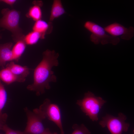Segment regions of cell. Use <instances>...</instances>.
<instances>
[{
  "instance_id": "obj_19",
  "label": "cell",
  "mask_w": 134,
  "mask_h": 134,
  "mask_svg": "<svg viewBox=\"0 0 134 134\" xmlns=\"http://www.w3.org/2000/svg\"><path fill=\"white\" fill-rule=\"evenodd\" d=\"M2 130L5 132V134H23V132L13 130L8 127L6 124L4 126Z\"/></svg>"
},
{
  "instance_id": "obj_2",
  "label": "cell",
  "mask_w": 134,
  "mask_h": 134,
  "mask_svg": "<svg viewBox=\"0 0 134 134\" xmlns=\"http://www.w3.org/2000/svg\"><path fill=\"white\" fill-rule=\"evenodd\" d=\"M106 101L99 97H97L92 92L85 93L83 98L77 100L76 104L82 111L93 121L98 120V114L102 107Z\"/></svg>"
},
{
  "instance_id": "obj_16",
  "label": "cell",
  "mask_w": 134,
  "mask_h": 134,
  "mask_svg": "<svg viewBox=\"0 0 134 134\" xmlns=\"http://www.w3.org/2000/svg\"><path fill=\"white\" fill-rule=\"evenodd\" d=\"M28 15L36 21L40 19L42 17V12L40 6L35 5L32 7L29 10Z\"/></svg>"
},
{
  "instance_id": "obj_15",
  "label": "cell",
  "mask_w": 134,
  "mask_h": 134,
  "mask_svg": "<svg viewBox=\"0 0 134 134\" xmlns=\"http://www.w3.org/2000/svg\"><path fill=\"white\" fill-rule=\"evenodd\" d=\"M41 38L42 39L41 34L33 31L24 37V40L26 44L32 45L36 43Z\"/></svg>"
},
{
  "instance_id": "obj_11",
  "label": "cell",
  "mask_w": 134,
  "mask_h": 134,
  "mask_svg": "<svg viewBox=\"0 0 134 134\" xmlns=\"http://www.w3.org/2000/svg\"><path fill=\"white\" fill-rule=\"evenodd\" d=\"M65 13V10L60 0L53 1L51 9L49 20L50 22Z\"/></svg>"
},
{
  "instance_id": "obj_1",
  "label": "cell",
  "mask_w": 134,
  "mask_h": 134,
  "mask_svg": "<svg viewBox=\"0 0 134 134\" xmlns=\"http://www.w3.org/2000/svg\"><path fill=\"white\" fill-rule=\"evenodd\" d=\"M59 56L53 50L47 49L43 52L42 59L34 70L33 82L27 86L28 90L35 92L39 96L44 93L45 89L50 88V83L57 81V77L52 69L59 65Z\"/></svg>"
},
{
  "instance_id": "obj_3",
  "label": "cell",
  "mask_w": 134,
  "mask_h": 134,
  "mask_svg": "<svg viewBox=\"0 0 134 134\" xmlns=\"http://www.w3.org/2000/svg\"><path fill=\"white\" fill-rule=\"evenodd\" d=\"M1 13L3 16L0 20V27L10 31L15 42L23 39L24 37L19 26V12L14 9L6 8L2 9Z\"/></svg>"
},
{
  "instance_id": "obj_17",
  "label": "cell",
  "mask_w": 134,
  "mask_h": 134,
  "mask_svg": "<svg viewBox=\"0 0 134 134\" xmlns=\"http://www.w3.org/2000/svg\"><path fill=\"white\" fill-rule=\"evenodd\" d=\"M7 94L0 79V113L4 107L7 100Z\"/></svg>"
},
{
  "instance_id": "obj_6",
  "label": "cell",
  "mask_w": 134,
  "mask_h": 134,
  "mask_svg": "<svg viewBox=\"0 0 134 134\" xmlns=\"http://www.w3.org/2000/svg\"><path fill=\"white\" fill-rule=\"evenodd\" d=\"M27 116V126L23 134H43L46 129L43 125L42 121L45 117L38 108L32 111L27 107L24 109Z\"/></svg>"
},
{
  "instance_id": "obj_12",
  "label": "cell",
  "mask_w": 134,
  "mask_h": 134,
  "mask_svg": "<svg viewBox=\"0 0 134 134\" xmlns=\"http://www.w3.org/2000/svg\"><path fill=\"white\" fill-rule=\"evenodd\" d=\"M0 79L7 84L15 82H22L21 80L7 67L0 71Z\"/></svg>"
},
{
  "instance_id": "obj_18",
  "label": "cell",
  "mask_w": 134,
  "mask_h": 134,
  "mask_svg": "<svg viewBox=\"0 0 134 134\" xmlns=\"http://www.w3.org/2000/svg\"><path fill=\"white\" fill-rule=\"evenodd\" d=\"M73 131L71 134H91V133L84 124H74L72 126Z\"/></svg>"
},
{
  "instance_id": "obj_13",
  "label": "cell",
  "mask_w": 134,
  "mask_h": 134,
  "mask_svg": "<svg viewBox=\"0 0 134 134\" xmlns=\"http://www.w3.org/2000/svg\"><path fill=\"white\" fill-rule=\"evenodd\" d=\"M26 44L24 39L16 42L12 48L14 60L17 61L18 60L25 50Z\"/></svg>"
},
{
  "instance_id": "obj_22",
  "label": "cell",
  "mask_w": 134,
  "mask_h": 134,
  "mask_svg": "<svg viewBox=\"0 0 134 134\" xmlns=\"http://www.w3.org/2000/svg\"><path fill=\"white\" fill-rule=\"evenodd\" d=\"M43 134H57V133H52L50 132L49 129L47 128L46 131Z\"/></svg>"
},
{
  "instance_id": "obj_8",
  "label": "cell",
  "mask_w": 134,
  "mask_h": 134,
  "mask_svg": "<svg viewBox=\"0 0 134 134\" xmlns=\"http://www.w3.org/2000/svg\"><path fill=\"white\" fill-rule=\"evenodd\" d=\"M104 28L105 31L110 35L116 37L120 36L122 39L125 40H130L134 35V28L133 27L126 28L116 22L109 25Z\"/></svg>"
},
{
  "instance_id": "obj_20",
  "label": "cell",
  "mask_w": 134,
  "mask_h": 134,
  "mask_svg": "<svg viewBox=\"0 0 134 134\" xmlns=\"http://www.w3.org/2000/svg\"><path fill=\"white\" fill-rule=\"evenodd\" d=\"M7 117L6 113H0V130H2L4 126L6 124Z\"/></svg>"
},
{
  "instance_id": "obj_10",
  "label": "cell",
  "mask_w": 134,
  "mask_h": 134,
  "mask_svg": "<svg viewBox=\"0 0 134 134\" xmlns=\"http://www.w3.org/2000/svg\"><path fill=\"white\" fill-rule=\"evenodd\" d=\"M12 43H6L0 45V66L3 67L6 62L14 60L12 51Z\"/></svg>"
},
{
  "instance_id": "obj_5",
  "label": "cell",
  "mask_w": 134,
  "mask_h": 134,
  "mask_svg": "<svg viewBox=\"0 0 134 134\" xmlns=\"http://www.w3.org/2000/svg\"><path fill=\"white\" fill-rule=\"evenodd\" d=\"M127 118L122 113H119L117 117L107 114L99 123L102 128L107 127L111 134H122L127 132L130 126L129 123L125 122Z\"/></svg>"
},
{
  "instance_id": "obj_21",
  "label": "cell",
  "mask_w": 134,
  "mask_h": 134,
  "mask_svg": "<svg viewBox=\"0 0 134 134\" xmlns=\"http://www.w3.org/2000/svg\"><path fill=\"white\" fill-rule=\"evenodd\" d=\"M16 1L15 0H0V2H3L9 5L13 4Z\"/></svg>"
},
{
  "instance_id": "obj_9",
  "label": "cell",
  "mask_w": 134,
  "mask_h": 134,
  "mask_svg": "<svg viewBox=\"0 0 134 134\" xmlns=\"http://www.w3.org/2000/svg\"><path fill=\"white\" fill-rule=\"evenodd\" d=\"M6 67L8 68L12 73L18 78L22 82L25 81L26 78L30 72V69L27 66L16 64L12 61L7 64Z\"/></svg>"
},
{
  "instance_id": "obj_4",
  "label": "cell",
  "mask_w": 134,
  "mask_h": 134,
  "mask_svg": "<svg viewBox=\"0 0 134 134\" xmlns=\"http://www.w3.org/2000/svg\"><path fill=\"white\" fill-rule=\"evenodd\" d=\"M84 27L92 33L90 40L95 44L100 43L103 45L110 43L116 45L120 42L119 37L108 34L104 28L94 22L87 21L85 23Z\"/></svg>"
},
{
  "instance_id": "obj_7",
  "label": "cell",
  "mask_w": 134,
  "mask_h": 134,
  "mask_svg": "<svg viewBox=\"0 0 134 134\" xmlns=\"http://www.w3.org/2000/svg\"><path fill=\"white\" fill-rule=\"evenodd\" d=\"M38 108L45 118L53 122L59 127L61 134H64L60 111L57 105L51 103L49 99H46Z\"/></svg>"
},
{
  "instance_id": "obj_14",
  "label": "cell",
  "mask_w": 134,
  "mask_h": 134,
  "mask_svg": "<svg viewBox=\"0 0 134 134\" xmlns=\"http://www.w3.org/2000/svg\"><path fill=\"white\" fill-rule=\"evenodd\" d=\"M49 24L40 19L36 21L33 27V30L41 34L43 39L44 38L45 33L49 29Z\"/></svg>"
}]
</instances>
